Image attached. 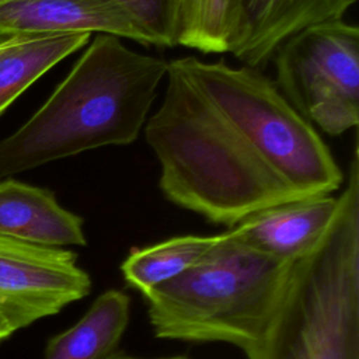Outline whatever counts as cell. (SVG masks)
Segmentation results:
<instances>
[{"mask_svg":"<svg viewBox=\"0 0 359 359\" xmlns=\"http://www.w3.org/2000/svg\"><path fill=\"white\" fill-rule=\"evenodd\" d=\"M165 77L143 132L171 203L233 227L258 210L342 185L317 129L262 70L189 55L168 60Z\"/></svg>","mask_w":359,"mask_h":359,"instance_id":"1","label":"cell"},{"mask_svg":"<svg viewBox=\"0 0 359 359\" xmlns=\"http://www.w3.org/2000/svg\"><path fill=\"white\" fill-rule=\"evenodd\" d=\"M168 60L97 34L48 100L0 140V180L105 146L133 143Z\"/></svg>","mask_w":359,"mask_h":359,"instance_id":"2","label":"cell"},{"mask_svg":"<svg viewBox=\"0 0 359 359\" xmlns=\"http://www.w3.org/2000/svg\"><path fill=\"white\" fill-rule=\"evenodd\" d=\"M248 359H359V149L317 245L297 259Z\"/></svg>","mask_w":359,"mask_h":359,"instance_id":"3","label":"cell"},{"mask_svg":"<svg viewBox=\"0 0 359 359\" xmlns=\"http://www.w3.org/2000/svg\"><path fill=\"white\" fill-rule=\"evenodd\" d=\"M293 264L252 250L231 230L222 233L185 272L143 293L154 335L245 352L266 330Z\"/></svg>","mask_w":359,"mask_h":359,"instance_id":"4","label":"cell"},{"mask_svg":"<svg viewBox=\"0 0 359 359\" xmlns=\"http://www.w3.org/2000/svg\"><path fill=\"white\" fill-rule=\"evenodd\" d=\"M280 94L309 123L338 136L359 123V28L344 18L303 28L273 52Z\"/></svg>","mask_w":359,"mask_h":359,"instance_id":"5","label":"cell"},{"mask_svg":"<svg viewBox=\"0 0 359 359\" xmlns=\"http://www.w3.org/2000/svg\"><path fill=\"white\" fill-rule=\"evenodd\" d=\"M91 290L90 275L69 248L0 236V314L17 331L53 316Z\"/></svg>","mask_w":359,"mask_h":359,"instance_id":"6","label":"cell"},{"mask_svg":"<svg viewBox=\"0 0 359 359\" xmlns=\"http://www.w3.org/2000/svg\"><path fill=\"white\" fill-rule=\"evenodd\" d=\"M69 32L111 34L151 46L146 32L111 0H6L0 4V43L17 36Z\"/></svg>","mask_w":359,"mask_h":359,"instance_id":"7","label":"cell"},{"mask_svg":"<svg viewBox=\"0 0 359 359\" xmlns=\"http://www.w3.org/2000/svg\"><path fill=\"white\" fill-rule=\"evenodd\" d=\"M358 0H238L237 34L230 53L264 70L275 49L303 28L342 18Z\"/></svg>","mask_w":359,"mask_h":359,"instance_id":"8","label":"cell"},{"mask_svg":"<svg viewBox=\"0 0 359 359\" xmlns=\"http://www.w3.org/2000/svg\"><path fill=\"white\" fill-rule=\"evenodd\" d=\"M337 209V198L313 195L258 210L231 233L252 250L278 261L296 262L321 240Z\"/></svg>","mask_w":359,"mask_h":359,"instance_id":"9","label":"cell"},{"mask_svg":"<svg viewBox=\"0 0 359 359\" xmlns=\"http://www.w3.org/2000/svg\"><path fill=\"white\" fill-rule=\"evenodd\" d=\"M0 236L49 248L87 244L79 215L63 208L50 189L15 177L0 180Z\"/></svg>","mask_w":359,"mask_h":359,"instance_id":"10","label":"cell"},{"mask_svg":"<svg viewBox=\"0 0 359 359\" xmlns=\"http://www.w3.org/2000/svg\"><path fill=\"white\" fill-rule=\"evenodd\" d=\"M129 310L126 293L104 292L76 324L48 341L45 359H105L116 351L129 323Z\"/></svg>","mask_w":359,"mask_h":359,"instance_id":"11","label":"cell"},{"mask_svg":"<svg viewBox=\"0 0 359 359\" xmlns=\"http://www.w3.org/2000/svg\"><path fill=\"white\" fill-rule=\"evenodd\" d=\"M91 38L88 32L22 36L0 49V115L39 77Z\"/></svg>","mask_w":359,"mask_h":359,"instance_id":"12","label":"cell"},{"mask_svg":"<svg viewBox=\"0 0 359 359\" xmlns=\"http://www.w3.org/2000/svg\"><path fill=\"white\" fill-rule=\"evenodd\" d=\"M170 48L230 53L237 34L238 0H165Z\"/></svg>","mask_w":359,"mask_h":359,"instance_id":"13","label":"cell"},{"mask_svg":"<svg viewBox=\"0 0 359 359\" xmlns=\"http://www.w3.org/2000/svg\"><path fill=\"white\" fill-rule=\"evenodd\" d=\"M220 234L178 236L143 248H133L121 265L126 283L143 293L160 286L192 266Z\"/></svg>","mask_w":359,"mask_h":359,"instance_id":"14","label":"cell"},{"mask_svg":"<svg viewBox=\"0 0 359 359\" xmlns=\"http://www.w3.org/2000/svg\"><path fill=\"white\" fill-rule=\"evenodd\" d=\"M151 39L153 46H168L165 0H111Z\"/></svg>","mask_w":359,"mask_h":359,"instance_id":"15","label":"cell"},{"mask_svg":"<svg viewBox=\"0 0 359 359\" xmlns=\"http://www.w3.org/2000/svg\"><path fill=\"white\" fill-rule=\"evenodd\" d=\"M105 359H144V358H137L129 353H125L122 351H115L111 355H108ZM154 359H189L188 356L184 355H177V356H168V358H154Z\"/></svg>","mask_w":359,"mask_h":359,"instance_id":"16","label":"cell"},{"mask_svg":"<svg viewBox=\"0 0 359 359\" xmlns=\"http://www.w3.org/2000/svg\"><path fill=\"white\" fill-rule=\"evenodd\" d=\"M13 332H15L13 325L0 314V341L8 338Z\"/></svg>","mask_w":359,"mask_h":359,"instance_id":"17","label":"cell"},{"mask_svg":"<svg viewBox=\"0 0 359 359\" xmlns=\"http://www.w3.org/2000/svg\"><path fill=\"white\" fill-rule=\"evenodd\" d=\"M20 38H22V36H17V38H14V39H11V41H8V42H4V43H0V49L3 48V46H6V45H8V43H13L14 41H17V39H20Z\"/></svg>","mask_w":359,"mask_h":359,"instance_id":"18","label":"cell"}]
</instances>
